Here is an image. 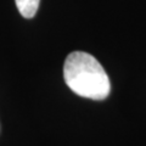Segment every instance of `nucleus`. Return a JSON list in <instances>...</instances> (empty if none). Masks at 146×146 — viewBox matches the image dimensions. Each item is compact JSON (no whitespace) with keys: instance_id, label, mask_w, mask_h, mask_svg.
Listing matches in <instances>:
<instances>
[{"instance_id":"1","label":"nucleus","mask_w":146,"mask_h":146,"mask_svg":"<svg viewBox=\"0 0 146 146\" xmlns=\"http://www.w3.org/2000/svg\"><path fill=\"white\" fill-rule=\"evenodd\" d=\"M63 78L68 88L82 98L104 100L111 91L110 78L101 63L84 51H73L66 57Z\"/></svg>"},{"instance_id":"2","label":"nucleus","mask_w":146,"mask_h":146,"mask_svg":"<svg viewBox=\"0 0 146 146\" xmlns=\"http://www.w3.org/2000/svg\"><path fill=\"white\" fill-rule=\"evenodd\" d=\"M15 3L22 16L25 18H32L38 11L40 0H15Z\"/></svg>"}]
</instances>
